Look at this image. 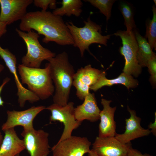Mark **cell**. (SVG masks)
I'll return each instance as SVG.
<instances>
[{
    "label": "cell",
    "mask_w": 156,
    "mask_h": 156,
    "mask_svg": "<svg viewBox=\"0 0 156 156\" xmlns=\"http://www.w3.org/2000/svg\"><path fill=\"white\" fill-rule=\"evenodd\" d=\"M19 29L24 32L36 31L44 36L45 43L53 42L60 45H73L74 42L70 30L62 16L47 11L27 12L21 20Z\"/></svg>",
    "instance_id": "obj_1"
},
{
    "label": "cell",
    "mask_w": 156,
    "mask_h": 156,
    "mask_svg": "<svg viewBox=\"0 0 156 156\" xmlns=\"http://www.w3.org/2000/svg\"><path fill=\"white\" fill-rule=\"evenodd\" d=\"M50 73L55 87L54 103L64 106L68 103L75 73L65 51L49 59Z\"/></svg>",
    "instance_id": "obj_2"
},
{
    "label": "cell",
    "mask_w": 156,
    "mask_h": 156,
    "mask_svg": "<svg viewBox=\"0 0 156 156\" xmlns=\"http://www.w3.org/2000/svg\"><path fill=\"white\" fill-rule=\"evenodd\" d=\"M18 70L22 84H26L28 90L42 100L52 95L55 87L51 78L49 65L44 68H34L18 64Z\"/></svg>",
    "instance_id": "obj_3"
},
{
    "label": "cell",
    "mask_w": 156,
    "mask_h": 156,
    "mask_svg": "<svg viewBox=\"0 0 156 156\" xmlns=\"http://www.w3.org/2000/svg\"><path fill=\"white\" fill-rule=\"evenodd\" d=\"M83 22L84 26L80 27L75 25L71 22L66 23L73 39V46L79 48L82 57L86 50H89V47L91 44L107 46L108 40L112 35H102L101 26L91 20L90 17Z\"/></svg>",
    "instance_id": "obj_4"
},
{
    "label": "cell",
    "mask_w": 156,
    "mask_h": 156,
    "mask_svg": "<svg viewBox=\"0 0 156 156\" xmlns=\"http://www.w3.org/2000/svg\"><path fill=\"white\" fill-rule=\"evenodd\" d=\"M16 31L25 42L27 53L21 59V64L27 67L40 68L42 62L50 58L55 57V53L43 47L38 40L40 35L32 30L27 32L21 31L18 28Z\"/></svg>",
    "instance_id": "obj_5"
},
{
    "label": "cell",
    "mask_w": 156,
    "mask_h": 156,
    "mask_svg": "<svg viewBox=\"0 0 156 156\" xmlns=\"http://www.w3.org/2000/svg\"><path fill=\"white\" fill-rule=\"evenodd\" d=\"M114 35L120 37L122 40L120 52L125 60L123 72L138 77L141 73L142 67L137 59L138 44L133 30L129 31L120 30Z\"/></svg>",
    "instance_id": "obj_6"
},
{
    "label": "cell",
    "mask_w": 156,
    "mask_h": 156,
    "mask_svg": "<svg viewBox=\"0 0 156 156\" xmlns=\"http://www.w3.org/2000/svg\"><path fill=\"white\" fill-rule=\"evenodd\" d=\"M74 103L70 102L64 106L53 103L46 107L50 111L49 123L59 121L63 124L64 129L61 137L58 142L61 141L72 135L74 130L77 128L81 122L76 119L74 113Z\"/></svg>",
    "instance_id": "obj_7"
},
{
    "label": "cell",
    "mask_w": 156,
    "mask_h": 156,
    "mask_svg": "<svg viewBox=\"0 0 156 156\" xmlns=\"http://www.w3.org/2000/svg\"><path fill=\"white\" fill-rule=\"evenodd\" d=\"M21 135L30 156H48L50 152L48 133L33 128L23 129Z\"/></svg>",
    "instance_id": "obj_8"
},
{
    "label": "cell",
    "mask_w": 156,
    "mask_h": 156,
    "mask_svg": "<svg viewBox=\"0 0 156 156\" xmlns=\"http://www.w3.org/2000/svg\"><path fill=\"white\" fill-rule=\"evenodd\" d=\"M0 56L14 77L17 88V94L19 106L23 107L27 101L31 103L37 102L39 98L22 85L17 75L16 70L17 59L15 55L8 49H3L0 45Z\"/></svg>",
    "instance_id": "obj_9"
},
{
    "label": "cell",
    "mask_w": 156,
    "mask_h": 156,
    "mask_svg": "<svg viewBox=\"0 0 156 156\" xmlns=\"http://www.w3.org/2000/svg\"><path fill=\"white\" fill-rule=\"evenodd\" d=\"M91 142L85 137L72 136L57 142L51 148L53 156H83L91 150Z\"/></svg>",
    "instance_id": "obj_10"
},
{
    "label": "cell",
    "mask_w": 156,
    "mask_h": 156,
    "mask_svg": "<svg viewBox=\"0 0 156 156\" xmlns=\"http://www.w3.org/2000/svg\"><path fill=\"white\" fill-rule=\"evenodd\" d=\"M103 71L88 64L79 68L75 73L73 85L76 89V95L79 99L83 100L90 92V87L97 82Z\"/></svg>",
    "instance_id": "obj_11"
},
{
    "label": "cell",
    "mask_w": 156,
    "mask_h": 156,
    "mask_svg": "<svg viewBox=\"0 0 156 156\" xmlns=\"http://www.w3.org/2000/svg\"><path fill=\"white\" fill-rule=\"evenodd\" d=\"M46 109L45 106L40 105L33 106L21 111L8 110L7 120L1 126V130L4 131L18 126L23 127V129H33L34 128L33 122L34 118L40 112Z\"/></svg>",
    "instance_id": "obj_12"
},
{
    "label": "cell",
    "mask_w": 156,
    "mask_h": 156,
    "mask_svg": "<svg viewBox=\"0 0 156 156\" xmlns=\"http://www.w3.org/2000/svg\"><path fill=\"white\" fill-rule=\"evenodd\" d=\"M91 150L98 156H127L131 146L130 143L123 144L114 137H97Z\"/></svg>",
    "instance_id": "obj_13"
},
{
    "label": "cell",
    "mask_w": 156,
    "mask_h": 156,
    "mask_svg": "<svg viewBox=\"0 0 156 156\" xmlns=\"http://www.w3.org/2000/svg\"><path fill=\"white\" fill-rule=\"evenodd\" d=\"M33 0H0V21L7 25L21 20Z\"/></svg>",
    "instance_id": "obj_14"
},
{
    "label": "cell",
    "mask_w": 156,
    "mask_h": 156,
    "mask_svg": "<svg viewBox=\"0 0 156 156\" xmlns=\"http://www.w3.org/2000/svg\"><path fill=\"white\" fill-rule=\"evenodd\" d=\"M127 110L130 116L125 119V130L122 134L116 133L114 137L123 144L131 143V141L135 139L146 136L151 133L149 129H145L140 125L141 119L136 115L135 110L131 109L128 107Z\"/></svg>",
    "instance_id": "obj_15"
},
{
    "label": "cell",
    "mask_w": 156,
    "mask_h": 156,
    "mask_svg": "<svg viewBox=\"0 0 156 156\" xmlns=\"http://www.w3.org/2000/svg\"><path fill=\"white\" fill-rule=\"evenodd\" d=\"M111 102V100L104 99H101V103L103 108L100 113L99 137H114L116 133V123L114 117L116 108L110 106Z\"/></svg>",
    "instance_id": "obj_16"
},
{
    "label": "cell",
    "mask_w": 156,
    "mask_h": 156,
    "mask_svg": "<svg viewBox=\"0 0 156 156\" xmlns=\"http://www.w3.org/2000/svg\"><path fill=\"white\" fill-rule=\"evenodd\" d=\"M83 100L82 104L75 108L76 120L81 122L84 120L94 122L99 120L101 110L98 107L94 93L90 92L85 97Z\"/></svg>",
    "instance_id": "obj_17"
},
{
    "label": "cell",
    "mask_w": 156,
    "mask_h": 156,
    "mask_svg": "<svg viewBox=\"0 0 156 156\" xmlns=\"http://www.w3.org/2000/svg\"><path fill=\"white\" fill-rule=\"evenodd\" d=\"M4 132L5 135L0 146V156H15L25 149L23 140L19 138L14 128Z\"/></svg>",
    "instance_id": "obj_18"
},
{
    "label": "cell",
    "mask_w": 156,
    "mask_h": 156,
    "mask_svg": "<svg viewBox=\"0 0 156 156\" xmlns=\"http://www.w3.org/2000/svg\"><path fill=\"white\" fill-rule=\"evenodd\" d=\"M117 84L124 85L129 89L137 87L138 82L131 75L123 72L117 78L108 79L106 77V73L104 71L98 81L90 87V90L95 92L104 86H111Z\"/></svg>",
    "instance_id": "obj_19"
},
{
    "label": "cell",
    "mask_w": 156,
    "mask_h": 156,
    "mask_svg": "<svg viewBox=\"0 0 156 156\" xmlns=\"http://www.w3.org/2000/svg\"><path fill=\"white\" fill-rule=\"evenodd\" d=\"M138 44L137 59L142 67H147L148 62L156 56L146 38L136 29L133 30Z\"/></svg>",
    "instance_id": "obj_20"
},
{
    "label": "cell",
    "mask_w": 156,
    "mask_h": 156,
    "mask_svg": "<svg viewBox=\"0 0 156 156\" xmlns=\"http://www.w3.org/2000/svg\"><path fill=\"white\" fill-rule=\"evenodd\" d=\"M61 7L56 8L52 13L61 16H70L74 15L79 17L82 10L83 3L81 0H62Z\"/></svg>",
    "instance_id": "obj_21"
},
{
    "label": "cell",
    "mask_w": 156,
    "mask_h": 156,
    "mask_svg": "<svg viewBox=\"0 0 156 156\" xmlns=\"http://www.w3.org/2000/svg\"><path fill=\"white\" fill-rule=\"evenodd\" d=\"M119 8L124 19L126 31H131L136 28L134 19V13L132 6L125 1H121Z\"/></svg>",
    "instance_id": "obj_22"
},
{
    "label": "cell",
    "mask_w": 156,
    "mask_h": 156,
    "mask_svg": "<svg viewBox=\"0 0 156 156\" xmlns=\"http://www.w3.org/2000/svg\"><path fill=\"white\" fill-rule=\"evenodd\" d=\"M153 16L152 19L149 20L146 24L145 37L152 49H156V8L155 5L152 6Z\"/></svg>",
    "instance_id": "obj_23"
},
{
    "label": "cell",
    "mask_w": 156,
    "mask_h": 156,
    "mask_svg": "<svg viewBox=\"0 0 156 156\" xmlns=\"http://www.w3.org/2000/svg\"><path fill=\"white\" fill-rule=\"evenodd\" d=\"M92 5L98 9L101 13L106 17L107 21L109 19L111 15L112 5L115 2V0H86Z\"/></svg>",
    "instance_id": "obj_24"
},
{
    "label": "cell",
    "mask_w": 156,
    "mask_h": 156,
    "mask_svg": "<svg viewBox=\"0 0 156 156\" xmlns=\"http://www.w3.org/2000/svg\"><path fill=\"white\" fill-rule=\"evenodd\" d=\"M34 5L42 9V10L47 11L48 7L55 10L56 8V1L55 0H34Z\"/></svg>",
    "instance_id": "obj_25"
},
{
    "label": "cell",
    "mask_w": 156,
    "mask_h": 156,
    "mask_svg": "<svg viewBox=\"0 0 156 156\" xmlns=\"http://www.w3.org/2000/svg\"><path fill=\"white\" fill-rule=\"evenodd\" d=\"M147 67L151 76L150 80L152 84L156 83V56L154 57L148 62Z\"/></svg>",
    "instance_id": "obj_26"
},
{
    "label": "cell",
    "mask_w": 156,
    "mask_h": 156,
    "mask_svg": "<svg viewBox=\"0 0 156 156\" xmlns=\"http://www.w3.org/2000/svg\"><path fill=\"white\" fill-rule=\"evenodd\" d=\"M127 156H153L150 155L145 153L142 154L138 150L133 148L131 146L129 148Z\"/></svg>",
    "instance_id": "obj_27"
},
{
    "label": "cell",
    "mask_w": 156,
    "mask_h": 156,
    "mask_svg": "<svg viewBox=\"0 0 156 156\" xmlns=\"http://www.w3.org/2000/svg\"><path fill=\"white\" fill-rule=\"evenodd\" d=\"M10 80V79L9 77L5 78L3 79L2 84L0 86V106H3L4 103V102L2 99L1 96V93L4 86L9 82Z\"/></svg>",
    "instance_id": "obj_28"
},
{
    "label": "cell",
    "mask_w": 156,
    "mask_h": 156,
    "mask_svg": "<svg viewBox=\"0 0 156 156\" xmlns=\"http://www.w3.org/2000/svg\"><path fill=\"white\" fill-rule=\"evenodd\" d=\"M6 23L0 21V38L7 32Z\"/></svg>",
    "instance_id": "obj_29"
},
{
    "label": "cell",
    "mask_w": 156,
    "mask_h": 156,
    "mask_svg": "<svg viewBox=\"0 0 156 156\" xmlns=\"http://www.w3.org/2000/svg\"><path fill=\"white\" fill-rule=\"evenodd\" d=\"M156 113H155V118L154 122L153 123H150L149 125H148V127L149 129H151V132L155 136H156Z\"/></svg>",
    "instance_id": "obj_30"
},
{
    "label": "cell",
    "mask_w": 156,
    "mask_h": 156,
    "mask_svg": "<svg viewBox=\"0 0 156 156\" xmlns=\"http://www.w3.org/2000/svg\"><path fill=\"white\" fill-rule=\"evenodd\" d=\"M88 156H98L91 149L90 151L88 153Z\"/></svg>",
    "instance_id": "obj_31"
},
{
    "label": "cell",
    "mask_w": 156,
    "mask_h": 156,
    "mask_svg": "<svg viewBox=\"0 0 156 156\" xmlns=\"http://www.w3.org/2000/svg\"><path fill=\"white\" fill-rule=\"evenodd\" d=\"M3 135L0 131V146L2 143V142L3 140Z\"/></svg>",
    "instance_id": "obj_32"
},
{
    "label": "cell",
    "mask_w": 156,
    "mask_h": 156,
    "mask_svg": "<svg viewBox=\"0 0 156 156\" xmlns=\"http://www.w3.org/2000/svg\"><path fill=\"white\" fill-rule=\"evenodd\" d=\"M4 68V66L2 64H0V74L1 72L3 70Z\"/></svg>",
    "instance_id": "obj_33"
},
{
    "label": "cell",
    "mask_w": 156,
    "mask_h": 156,
    "mask_svg": "<svg viewBox=\"0 0 156 156\" xmlns=\"http://www.w3.org/2000/svg\"><path fill=\"white\" fill-rule=\"evenodd\" d=\"M153 1H154V2L155 3V5L156 6V1L155 0H153Z\"/></svg>",
    "instance_id": "obj_34"
},
{
    "label": "cell",
    "mask_w": 156,
    "mask_h": 156,
    "mask_svg": "<svg viewBox=\"0 0 156 156\" xmlns=\"http://www.w3.org/2000/svg\"><path fill=\"white\" fill-rule=\"evenodd\" d=\"M15 156H20V154H18L16 155H15Z\"/></svg>",
    "instance_id": "obj_35"
}]
</instances>
